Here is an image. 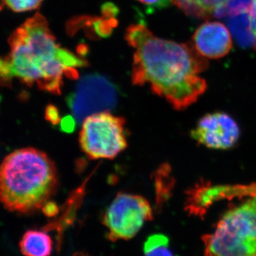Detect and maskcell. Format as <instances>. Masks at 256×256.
Wrapping results in <instances>:
<instances>
[{"instance_id": "obj_1", "label": "cell", "mask_w": 256, "mask_h": 256, "mask_svg": "<svg viewBox=\"0 0 256 256\" xmlns=\"http://www.w3.org/2000/svg\"><path fill=\"white\" fill-rule=\"evenodd\" d=\"M126 38L134 50V85L149 86L178 110L188 108L206 92V80L200 75L208 62L194 44L159 38L143 24L130 25Z\"/></svg>"}, {"instance_id": "obj_2", "label": "cell", "mask_w": 256, "mask_h": 256, "mask_svg": "<svg viewBox=\"0 0 256 256\" xmlns=\"http://www.w3.org/2000/svg\"><path fill=\"white\" fill-rule=\"evenodd\" d=\"M9 44V53L0 63L3 85H11L18 78L60 95L64 78H78V68L88 65L86 60L57 43L46 18L40 13L13 32Z\"/></svg>"}, {"instance_id": "obj_3", "label": "cell", "mask_w": 256, "mask_h": 256, "mask_svg": "<svg viewBox=\"0 0 256 256\" xmlns=\"http://www.w3.org/2000/svg\"><path fill=\"white\" fill-rule=\"evenodd\" d=\"M58 184L56 166L35 148L16 150L2 163L0 196L6 210L30 214L43 208Z\"/></svg>"}, {"instance_id": "obj_4", "label": "cell", "mask_w": 256, "mask_h": 256, "mask_svg": "<svg viewBox=\"0 0 256 256\" xmlns=\"http://www.w3.org/2000/svg\"><path fill=\"white\" fill-rule=\"evenodd\" d=\"M202 240L204 256H256V197L229 208Z\"/></svg>"}, {"instance_id": "obj_5", "label": "cell", "mask_w": 256, "mask_h": 256, "mask_svg": "<svg viewBox=\"0 0 256 256\" xmlns=\"http://www.w3.org/2000/svg\"><path fill=\"white\" fill-rule=\"evenodd\" d=\"M79 143L89 159H114L128 146L126 119L108 110L88 116L82 121Z\"/></svg>"}, {"instance_id": "obj_6", "label": "cell", "mask_w": 256, "mask_h": 256, "mask_svg": "<svg viewBox=\"0 0 256 256\" xmlns=\"http://www.w3.org/2000/svg\"><path fill=\"white\" fill-rule=\"evenodd\" d=\"M153 220L150 204L140 195L119 193L102 216L110 242L130 240L136 235L144 223Z\"/></svg>"}, {"instance_id": "obj_7", "label": "cell", "mask_w": 256, "mask_h": 256, "mask_svg": "<svg viewBox=\"0 0 256 256\" xmlns=\"http://www.w3.org/2000/svg\"><path fill=\"white\" fill-rule=\"evenodd\" d=\"M118 89L110 80L98 74L84 76L68 97V105L80 122L96 112L116 106Z\"/></svg>"}, {"instance_id": "obj_8", "label": "cell", "mask_w": 256, "mask_h": 256, "mask_svg": "<svg viewBox=\"0 0 256 256\" xmlns=\"http://www.w3.org/2000/svg\"><path fill=\"white\" fill-rule=\"evenodd\" d=\"M186 194L185 210L190 215L202 218L216 202L256 197V182L248 184L217 185L200 182L190 188Z\"/></svg>"}, {"instance_id": "obj_9", "label": "cell", "mask_w": 256, "mask_h": 256, "mask_svg": "<svg viewBox=\"0 0 256 256\" xmlns=\"http://www.w3.org/2000/svg\"><path fill=\"white\" fill-rule=\"evenodd\" d=\"M192 138L198 144L214 150L233 148L240 137L235 120L224 112L205 114L192 130Z\"/></svg>"}, {"instance_id": "obj_10", "label": "cell", "mask_w": 256, "mask_h": 256, "mask_svg": "<svg viewBox=\"0 0 256 256\" xmlns=\"http://www.w3.org/2000/svg\"><path fill=\"white\" fill-rule=\"evenodd\" d=\"M193 42L197 52L210 60L225 56L232 48L228 28L218 22H206L200 26L194 34Z\"/></svg>"}, {"instance_id": "obj_11", "label": "cell", "mask_w": 256, "mask_h": 256, "mask_svg": "<svg viewBox=\"0 0 256 256\" xmlns=\"http://www.w3.org/2000/svg\"><path fill=\"white\" fill-rule=\"evenodd\" d=\"M234 0H171L182 11L188 16L204 18L222 16L227 13Z\"/></svg>"}, {"instance_id": "obj_12", "label": "cell", "mask_w": 256, "mask_h": 256, "mask_svg": "<svg viewBox=\"0 0 256 256\" xmlns=\"http://www.w3.org/2000/svg\"><path fill=\"white\" fill-rule=\"evenodd\" d=\"M52 247V239L46 230H26L20 242V250L24 256H50Z\"/></svg>"}, {"instance_id": "obj_13", "label": "cell", "mask_w": 256, "mask_h": 256, "mask_svg": "<svg viewBox=\"0 0 256 256\" xmlns=\"http://www.w3.org/2000/svg\"><path fill=\"white\" fill-rule=\"evenodd\" d=\"M144 256H173L169 248V239L163 234L152 235L144 245Z\"/></svg>"}, {"instance_id": "obj_14", "label": "cell", "mask_w": 256, "mask_h": 256, "mask_svg": "<svg viewBox=\"0 0 256 256\" xmlns=\"http://www.w3.org/2000/svg\"><path fill=\"white\" fill-rule=\"evenodd\" d=\"M5 4L15 12H25L37 9L43 0H4Z\"/></svg>"}, {"instance_id": "obj_15", "label": "cell", "mask_w": 256, "mask_h": 256, "mask_svg": "<svg viewBox=\"0 0 256 256\" xmlns=\"http://www.w3.org/2000/svg\"><path fill=\"white\" fill-rule=\"evenodd\" d=\"M249 26L252 35L256 38V0H250L248 8Z\"/></svg>"}, {"instance_id": "obj_16", "label": "cell", "mask_w": 256, "mask_h": 256, "mask_svg": "<svg viewBox=\"0 0 256 256\" xmlns=\"http://www.w3.org/2000/svg\"><path fill=\"white\" fill-rule=\"evenodd\" d=\"M45 118L47 121L54 126L60 124V120H62V119L60 118V114L58 108L53 105L47 106L46 111H45Z\"/></svg>"}, {"instance_id": "obj_17", "label": "cell", "mask_w": 256, "mask_h": 256, "mask_svg": "<svg viewBox=\"0 0 256 256\" xmlns=\"http://www.w3.org/2000/svg\"><path fill=\"white\" fill-rule=\"evenodd\" d=\"M76 121L72 116H66L60 122V129L65 132H72L75 128Z\"/></svg>"}, {"instance_id": "obj_18", "label": "cell", "mask_w": 256, "mask_h": 256, "mask_svg": "<svg viewBox=\"0 0 256 256\" xmlns=\"http://www.w3.org/2000/svg\"><path fill=\"white\" fill-rule=\"evenodd\" d=\"M138 1L146 6L156 8H164L171 2V0H138Z\"/></svg>"}, {"instance_id": "obj_19", "label": "cell", "mask_w": 256, "mask_h": 256, "mask_svg": "<svg viewBox=\"0 0 256 256\" xmlns=\"http://www.w3.org/2000/svg\"><path fill=\"white\" fill-rule=\"evenodd\" d=\"M44 214L48 217L55 216L58 214V210L56 204L53 202H47L42 208Z\"/></svg>"}, {"instance_id": "obj_20", "label": "cell", "mask_w": 256, "mask_h": 256, "mask_svg": "<svg viewBox=\"0 0 256 256\" xmlns=\"http://www.w3.org/2000/svg\"><path fill=\"white\" fill-rule=\"evenodd\" d=\"M73 256H88L87 255H85V254H82V252H77V254H74Z\"/></svg>"}]
</instances>
